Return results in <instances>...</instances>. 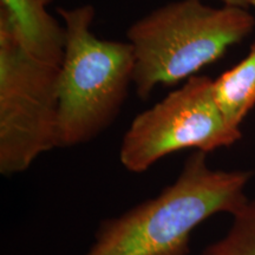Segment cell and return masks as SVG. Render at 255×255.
I'll return each mask as SVG.
<instances>
[{"mask_svg":"<svg viewBox=\"0 0 255 255\" xmlns=\"http://www.w3.org/2000/svg\"><path fill=\"white\" fill-rule=\"evenodd\" d=\"M207 157L191 152L157 196L103 220L85 255H189L197 226L216 214L233 215L250 199L251 170L213 169Z\"/></svg>","mask_w":255,"mask_h":255,"instance_id":"1","label":"cell"},{"mask_svg":"<svg viewBox=\"0 0 255 255\" xmlns=\"http://www.w3.org/2000/svg\"><path fill=\"white\" fill-rule=\"evenodd\" d=\"M254 27V15L239 6L176 0L152 9L127 31L135 56L137 96L148 100L158 85L188 81L246 39Z\"/></svg>","mask_w":255,"mask_h":255,"instance_id":"2","label":"cell"},{"mask_svg":"<svg viewBox=\"0 0 255 255\" xmlns=\"http://www.w3.org/2000/svg\"><path fill=\"white\" fill-rule=\"evenodd\" d=\"M221 2L222 5H228V6H239V7H245L248 8V0H218Z\"/></svg>","mask_w":255,"mask_h":255,"instance_id":"9","label":"cell"},{"mask_svg":"<svg viewBox=\"0 0 255 255\" xmlns=\"http://www.w3.org/2000/svg\"><path fill=\"white\" fill-rule=\"evenodd\" d=\"M59 66L34 58L0 21V174L58 148Z\"/></svg>","mask_w":255,"mask_h":255,"instance_id":"4","label":"cell"},{"mask_svg":"<svg viewBox=\"0 0 255 255\" xmlns=\"http://www.w3.org/2000/svg\"><path fill=\"white\" fill-rule=\"evenodd\" d=\"M248 5H250V7H253L255 9V0H248Z\"/></svg>","mask_w":255,"mask_h":255,"instance_id":"10","label":"cell"},{"mask_svg":"<svg viewBox=\"0 0 255 255\" xmlns=\"http://www.w3.org/2000/svg\"><path fill=\"white\" fill-rule=\"evenodd\" d=\"M53 0H0V21L13 32L21 46L34 58L60 66L66 31L47 12Z\"/></svg>","mask_w":255,"mask_h":255,"instance_id":"6","label":"cell"},{"mask_svg":"<svg viewBox=\"0 0 255 255\" xmlns=\"http://www.w3.org/2000/svg\"><path fill=\"white\" fill-rule=\"evenodd\" d=\"M214 96L226 121L241 129L255 107V39L241 62L214 79Z\"/></svg>","mask_w":255,"mask_h":255,"instance_id":"7","label":"cell"},{"mask_svg":"<svg viewBox=\"0 0 255 255\" xmlns=\"http://www.w3.org/2000/svg\"><path fill=\"white\" fill-rule=\"evenodd\" d=\"M214 96V81L193 76L133 119L120 148V161L130 173L141 174L165 156L184 149L209 152L241 139Z\"/></svg>","mask_w":255,"mask_h":255,"instance_id":"5","label":"cell"},{"mask_svg":"<svg viewBox=\"0 0 255 255\" xmlns=\"http://www.w3.org/2000/svg\"><path fill=\"white\" fill-rule=\"evenodd\" d=\"M57 12L66 31L59 66L58 148H71L92 142L117 119L133 85L135 56L129 41L96 36L92 5Z\"/></svg>","mask_w":255,"mask_h":255,"instance_id":"3","label":"cell"},{"mask_svg":"<svg viewBox=\"0 0 255 255\" xmlns=\"http://www.w3.org/2000/svg\"><path fill=\"white\" fill-rule=\"evenodd\" d=\"M231 227L200 255H255V197L232 215Z\"/></svg>","mask_w":255,"mask_h":255,"instance_id":"8","label":"cell"}]
</instances>
